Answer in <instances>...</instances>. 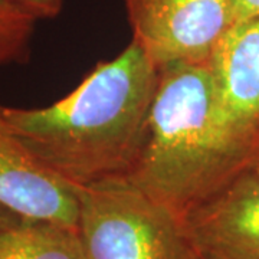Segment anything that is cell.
Instances as JSON below:
<instances>
[{"instance_id":"cell-5","label":"cell","mask_w":259,"mask_h":259,"mask_svg":"<svg viewBox=\"0 0 259 259\" xmlns=\"http://www.w3.org/2000/svg\"><path fill=\"white\" fill-rule=\"evenodd\" d=\"M199 259H259V173L245 168L182 218Z\"/></svg>"},{"instance_id":"cell-7","label":"cell","mask_w":259,"mask_h":259,"mask_svg":"<svg viewBox=\"0 0 259 259\" xmlns=\"http://www.w3.org/2000/svg\"><path fill=\"white\" fill-rule=\"evenodd\" d=\"M209 64L229 125L259 150V16L233 23Z\"/></svg>"},{"instance_id":"cell-1","label":"cell","mask_w":259,"mask_h":259,"mask_svg":"<svg viewBox=\"0 0 259 259\" xmlns=\"http://www.w3.org/2000/svg\"><path fill=\"white\" fill-rule=\"evenodd\" d=\"M160 69L131 40L45 108L3 107L12 133L59 180L82 189L128 179L148 136Z\"/></svg>"},{"instance_id":"cell-8","label":"cell","mask_w":259,"mask_h":259,"mask_svg":"<svg viewBox=\"0 0 259 259\" xmlns=\"http://www.w3.org/2000/svg\"><path fill=\"white\" fill-rule=\"evenodd\" d=\"M0 259H90L78 228L20 219L0 231Z\"/></svg>"},{"instance_id":"cell-3","label":"cell","mask_w":259,"mask_h":259,"mask_svg":"<svg viewBox=\"0 0 259 259\" xmlns=\"http://www.w3.org/2000/svg\"><path fill=\"white\" fill-rule=\"evenodd\" d=\"M90 259H199L182 221L127 179L76 190Z\"/></svg>"},{"instance_id":"cell-4","label":"cell","mask_w":259,"mask_h":259,"mask_svg":"<svg viewBox=\"0 0 259 259\" xmlns=\"http://www.w3.org/2000/svg\"><path fill=\"white\" fill-rule=\"evenodd\" d=\"M136 42L160 68L209 64L233 25V0H124Z\"/></svg>"},{"instance_id":"cell-13","label":"cell","mask_w":259,"mask_h":259,"mask_svg":"<svg viewBox=\"0 0 259 259\" xmlns=\"http://www.w3.org/2000/svg\"><path fill=\"white\" fill-rule=\"evenodd\" d=\"M252 168H253V170H255V171H258L259 173V153H258V156H256V157H255V160H253V161H252Z\"/></svg>"},{"instance_id":"cell-12","label":"cell","mask_w":259,"mask_h":259,"mask_svg":"<svg viewBox=\"0 0 259 259\" xmlns=\"http://www.w3.org/2000/svg\"><path fill=\"white\" fill-rule=\"evenodd\" d=\"M20 219H23V218H20V216L15 214L13 212H10V210H8L6 207H3V206L0 204V231L6 229V228H9V226H13V225L18 223Z\"/></svg>"},{"instance_id":"cell-2","label":"cell","mask_w":259,"mask_h":259,"mask_svg":"<svg viewBox=\"0 0 259 259\" xmlns=\"http://www.w3.org/2000/svg\"><path fill=\"white\" fill-rule=\"evenodd\" d=\"M258 153L226 120L210 64L168 65L160 68L147 141L127 180L182 221Z\"/></svg>"},{"instance_id":"cell-6","label":"cell","mask_w":259,"mask_h":259,"mask_svg":"<svg viewBox=\"0 0 259 259\" xmlns=\"http://www.w3.org/2000/svg\"><path fill=\"white\" fill-rule=\"evenodd\" d=\"M0 204L23 219L79 223L76 189L59 180L12 133L0 105Z\"/></svg>"},{"instance_id":"cell-9","label":"cell","mask_w":259,"mask_h":259,"mask_svg":"<svg viewBox=\"0 0 259 259\" xmlns=\"http://www.w3.org/2000/svg\"><path fill=\"white\" fill-rule=\"evenodd\" d=\"M36 20L30 19L10 2L0 0V66L25 62Z\"/></svg>"},{"instance_id":"cell-11","label":"cell","mask_w":259,"mask_h":259,"mask_svg":"<svg viewBox=\"0 0 259 259\" xmlns=\"http://www.w3.org/2000/svg\"><path fill=\"white\" fill-rule=\"evenodd\" d=\"M259 16V0H233V23Z\"/></svg>"},{"instance_id":"cell-10","label":"cell","mask_w":259,"mask_h":259,"mask_svg":"<svg viewBox=\"0 0 259 259\" xmlns=\"http://www.w3.org/2000/svg\"><path fill=\"white\" fill-rule=\"evenodd\" d=\"M22 13L33 20L55 19L64 6V0H10Z\"/></svg>"}]
</instances>
